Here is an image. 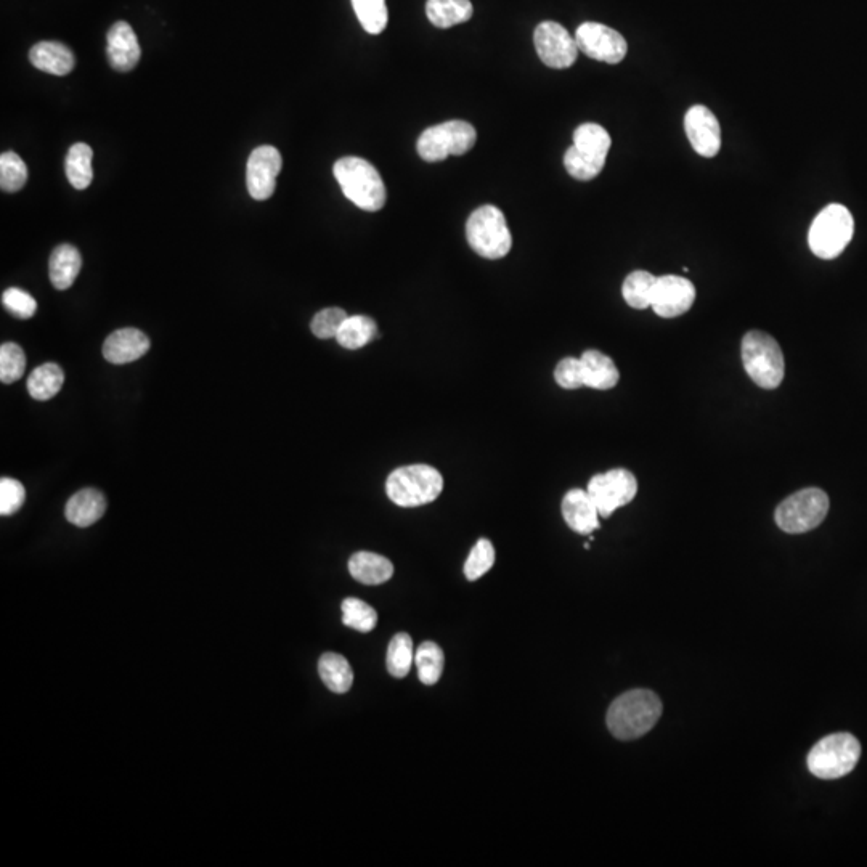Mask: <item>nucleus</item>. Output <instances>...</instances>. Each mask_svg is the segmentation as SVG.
I'll return each instance as SVG.
<instances>
[{
	"label": "nucleus",
	"mask_w": 867,
	"mask_h": 867,
	"mask_svg": "<svg viewBox=\"0 0 867 867\" xmlns=\"http://www.w3.org/2000/svg\"><path fill=\"white\" fill-rule=\"evenodd\" d=\"M106 53H108V62L113 66L114 70L127 73L134 70L139 63L140 50L139 39L135 34L134 29L126 21H118L111 26L106 36Z\"/></svg>",
	"instance_id": "f3484780"
},
{
	"label": "nucleus",
	"mask_w": 867,
	"mask_h": 867,
	"mask_svg": "<svg viewBox=\"0 0 867 867\" xmlns=\"http://www.w3.org/2000/svg\"><path fill=\"white\" fill-rule=\"evenodd\" d=\"M471 0H428L426 15L436 28L448 29L473 18Z\"/></svg>",
	"instance_id": "393cba45"
},
{
	"label": "nucleus",
	"mask_w": 867,
	"mask_h": 867,
	"mask_svg": "<svg viewBox=\"0 0 867 867\" xmlns=\"http://www.w3.org/2000/svg\"><path fill=\"white\" fill-rule=\"evenodd\" d=\"M855 232L853 216L842 204H829L811 224L808 243L815 256L831 261L850 245Z\"/></svg>",
	"instance_id": "6e6552de"
},
{
	"label": "nucleus",
	"mask_w": 867,
	"mask_h": 867,
	"mask_svg": "<svg viewBox=\"0 0 867 867\" xmlns=\"http://www.w3.org/2000/svg\"><path fill=\"white\" fill-rule=\"evenodd\" d=\"M333 172L341 185L342 193L357 208L368 212L384 208L387 200L386 187L378 169L370 161L357 156H346L336 161Z\"/></svg>",
	"instance_id": "f03ea898"
},
{
	"label": "nucleus",
	"mask_w": 867,
	"mask_h": 867,
	"mask_svg": "<svg viewBox=\"0 0 867 867\" xmlns=\"http://www.w3.org/2000/svg\"><path fill=\"white\" fill-rule=\"evenodd\" d=\"M349 572L357 582L373 587L391 580L394 575V564L381 554L359 551L349 561Z\"/></svg>",
	"instance_id": "4be33fe9"
},
{
	"label": "nucleus",
	"mask_w": 867,
	"mask_h": 867,
	"mask_svg": "<svg viewBox=\"0 0 867 867\" xmlns=\"http://www.w3.org/2000/svg\"><path fill=\"white\" fill-rule=\"evenodd\" d=\"M413 662H415V654H413L412 638L407 633H397L387 649V670L394 678L400 680L410 673Z\"/></svg>",
	"instance_id": "2f4dec72"
},
{
	"label": "nucleus",
	"mask_w": 867,
	"mask_h": 867,
	"mask_svg": "<svg viewBox=\"0 0 867 867\" xmlns=\"http://www.w3.org/2000/svg\"><path fill=\"white\" fill-rule=\"evenodd\" d=\"M342 623L346 627L368 633L378 623V614L370 604L363 603L362 599L347 598L342 601Z\"/></svg>",
	"instance_id": "72a5a7b5"
},
{
	"label": "nucleus",
	"mask_w": 867,
	"mask_h": 867,
	"mask_svg": "<svg viewBox=\"0 0 867 867\" xmlns=\"http://www.w3.org/2000/svg\"><path fill=\"white\" fill-rule=\"evenodd\" d=\"M65 373L57 363H44L29 375L28 391L36 400H50L62 391Z\"/></svg>",
	"instance_id": "c85d7f7f"
},
{
	"label": "nucleus",
	"mask_w": 867,
	"mask_h": 867,
	"mask_svg": "<svg viewBox=\"0 0 867 867\" xmlns=\"http://www.w3.org/2000/svg\"><path fill=\"white\" fill-rule=\"evenodd\" d=\"M696 301V288L688 278L678 275L657 277L651 307L659 317L675 318L686 314Z\"/></svg>",
	"instance_id": "2eb2a0df"
},
{
	"label": "nucleus",
	"mask_w": 867,
	"mask_h": 867,
	"mask_svg": "<svg viewBox=\"0 0 867 867\" xmlns=\"http://www.w3.org/2000/svg\"><path fill=\"white\" fill-rule=\"evenodd\" d=\"M444 490V477L428 465L403 466L389 474L386 493L400 508L429 505Z\"/></svg>",
	"instance_id": "7ed1b4c3"
},
{
	"label": "nucleus",
	"mask_w": 867,
	"mask_h": 867,
	"mask_svg": "<svg viewBox=\"0 0 867 867\" xmlns=\"http://www.w3.org/2000/svg\"><path fill=\"white\" fill-rule=\"evenodd\" d=\"M538 57L548 68L566 70L577 62L578 47L575 37L556 21H543L534 33Z\"/></svg>",
	"instance_id": "ddd939ff"
},
{
	"label": "nucleus",
	"mask_w": 867,
	"mask_h": 867,
	"mask_svg": "<svg viewBox=\"0 0 867 867\" xmlns=\"http://www.w3.org/2000/svg\"><path fill=\"white\" fill-rule=\"evenodd\" d=\"M495 564V548L487 538H481L474 545L465 562V575L469 582H476L484 577Z\"/></svg>",
	"instance_id": "e433bc0d"
},
{
	"label": "nucleus",
	"mask_w": 867,
	"mask_h": 867,
	"mask_svg": "<svg viewBox=\"0 0 867 867\" xmlns=\"http://www.w3.org/2000/svg\"><path fill=\"white\" fill-rule=\"evenodd\" d=\"M587 492L595 501L599 516L609 517L628 503L638 493V481L628 469H611L607 473L596 474L588 482Z\"/></svg>",
	"instance_id": "9b49d317"
},
{
	"label": "nucleus",
	"mask_w": 867,
	"mask_h": 867,
	"mask_svg": "<svg viewBox=\"0 0 867 867\" xmlns=\"http://www.w3.org/2000/svg\"><path fill=\"white\" fill-rule=\"evenodd\" d=\"M2 304L9 310L13 317L28 320L34 317L37 310L36 299L31 294L20 288H9L2 294Z\"/></svg>",
	"instance_id": "ea45409f"
},
{
	"label": "nucleus",
	"mask_w": 867,
	"mask_h": 867,
	"mask_svg": "<svg viewBox=\"0 0 867 867\" xmlns=\"http://www.w3.org/2000/svg\"><path fill=\"white\" fill-rule=\"evenodd\" d=\"M352 5L360 25L367 33H383L389 21L386 0H352Z\"/></svg>",
	"instance_id": "473e14b6"
},
{
	"label": "nucleus",
	"mask_w": 867,
	"mask_h": 867,
	"mask_svg": "<svg viewBox=\"0 0 867 867\" xmlns=\"http://www.w3.org/2000/svg\"><path fill=\"white\" fill-rule=\"evenodd\" d=\"M25 498V487L20 481L12 479V477L0 479V514L2 516H12V514L20 511L21 506L25 503Z\"/></svg>",
	"instance_id": "58836bf2"
},
{
	"label": "nucleus",
	"mask_w": 867,
	"mask_h": 867,
	"mask_svg": "<svg viewBox=\"0 0 867 867\" xmlns=\"http://www.w3.org/2000/svg\"><path fill=\"white\" fill-rule=\"evenodd\" d=\"M466 238L476 254L490 261H497L513 248L506 217L497 206H481L466 222Z\"/></svg>",
	"instance_id": "0eeeda50"
},
{
	"label": "nucleus",
	"mask_w": 867,
	"mask_h": 867,
	"mask_svg": "<svg viewBox=\"0 0 867 867\" xmlns=\"http://www.w3.org/2000/svg\"><path fill=\"white\" fill-rule=\"evenodd\" d=\"M656 283L657 277H654L652 273L636 270L623 281V299L633 309H648L652 304Z\"/></svg>",
	"instance_id": "c756f323"
},
{
	"label": "nucleus",
	"mask_w": 867,
	"mask_h": 867,
	"mask_svg": "<svg viewBox=\"0 0 867 867\" xmlns=\"http://www.w3.org/2000/svg\"><path fill=\"white\" fill-rule=\"evenodd\" d=\"M28 180V167L23 159L13 153L5 151L0 156V187L7 193L20 192Z\"/></svg>",
	"instance_id": "f704fd0d"
},
{
	"label": "nucleus",
	"mask_w": 867,
	"mask_h": 867,
	"mask_svg": "<svg viewBox=\"0 0 867 867\" xmlns=\"http://www.w3.org/2000/svg\"><path fill=\"white\" fill-rule=\"evenodd\" d=\"M742 363L750 379L763 389H776L784 379L786 363L778 341L765 331L752 330L742 339Z\"/></svg>",
	"instance_id": "39448f33"
},
{
	"label": "nucleus",
	"mask_w": 867,
	"mask_h": 867,
	"mask_svg": "<svg viewBox=\"0 0 867 867\" xmlns=\"http://www.w3.org/2000/svg\"><path fill=\"white\" fill-rule=\"evenodd\" d=\"M415 664L421 683L426 684V686H434L444 672V651L440 649L439 644L426 641L416 651Z\"/></svg>",
	"instance_id": "7c9ffc66"
},
{
	"label": "nucleus",
	"mask_w": 867,
	"mask_h": 867,
	"mask_svg": "<svg viewBox=\"0 0 867 867\" xmlns=\"http://www.w3.org/2000/svg\"><path fill=\"white\" fill-rule=\"evenodd\" d=\"M611 135L603 126L582 124L574 132V145L564 155V166L574 179L593 180L601 174L611 150Z\"/></svg>",
	"instance_id": "20e7f679"
},
{
	"label": "nucleus",
	"mask_w": 867,
	"mask_h": 867,
	"mask_svg": "<svg viewBox=\"0 0 867 867\" xmlns=\"http://www.w3.org/2000/svg\"><path fill=\"white\" fill-rule=\"evenodd\" d=\"M92 158H94V151L87 143H76L68 151L65 163L66 177L76 190H86L92 184L94 180Z\"/></svg>",
	"instance_id": "cd10ccee"
},
{
	"label": "nucleus",
	"mask_w": 867,
	"mask_h": 867,
	"mask_svg": "<svg viewBox=\"0 0 867 867\" xmlns=\"http://www.w3.org/2000/svg\"><path fill=\"white\" fill-rule=\"evenodd\" d=\"M29 62L44 73L66 76L73 71L74 55L62 42H39L29 50Z\"/></svg>",
	"instance_id": "aec40b11"
},
{
	"label": "nucleus",
	"mask_w": 867,
	"mask_h": 867,
	"mask_svg": "<svg viewBox=\"0 0 867 867\" xmlns=\"http://www.w3.org/2000/svg\"><path fill=\"white\" fill-rule=\"evenodd\" d=\"M82 257L73 245H60L53 249L49 262L50 281L60 291L71 288L81 272Z\"/></svg>",
	"instance_id": "b1692460"
},
{
	"label": "nucleus",
	"mask_w": 867,
	"mask_h": 867,
	"mask_svg": "<svg viewBox=\"0 0 867 867\" xmlns=\"http://www.w3.org/2000/svg\"><path fill=\"white\" fill-rule=\"evenodd\" d=\"M26 355L15 342H5L0 346V381L4 384L17 383L25 375Z\"/></svg>",
	"instance_id": "c9c22d12"
},
{
	"label": "nucleus",
	"mask_w": 867,
	"mask_h": 867,
	"mask_svg": "<svg viewBox=\"0 0 867 867\" xmlns=\"http://www.w3.org/2000/svg\"><path fill=\"white\" fill-rule=\"evenodd\" d=\"M477 132L466 121H448L432 126L420 135L416 150L428 163H439L448 156H461L473 150Z\"/></svg>",
	"instance_id": "9d476101"
},
{
	"label": "nucleus",
	"mask_w": 867,
	"mask_h": 867,
	"mask_svg": "<svg viewBox=\"0 0 867 867\" xmlns=\"http://www.w3.org/2000/svg\"><path fill=\"white\" fill-rule=\"evenodd\" d=\"M575 42L578 50L587 57L609 65L622 62L628 52L627 41L619 31L591 21L578 26Z\"/></svg>",
	"instance_id": "f8f14e48"
},
{
	"label": "nucleus",
	"mask_w": 867,
	"mask_h": 867,
	"mask_svg": "<svg viewBox=\"0 0 867 867\" xmlns=\"http://www.w3.org/2000/svg\"><path fill=\"white\" fill-rule=\"evenodd\" d=\"M684 131L691 147L704 158H713L721 148V127L717 116L707 106L689 108L684 116Z\"/></svg>",
	"instance_id": "dca6fc26"
},
{
	"label": "nucleus",
	"mask_w": 867,
	"mask_h": 867,
	"mask_svg": "<svg viewBox=\"0 0 867 867\" xmlns=\"http://www.w3.org/2000/svg\"><path fill=\"white\" fill-rule=\"evenodd\" d=\"M829 497L816 487L798 490L776 508L774 519L787 534H805L823 524L829 513Z\"/></svg>",
	"instance_id": "1a4fd4ad"
},
{
	"label": "nucleus",
	"mask_w": 867,
	"mask_h": 867,
	"mask_svg": "<svg viewBox=\"0 0 867 867\" xmlns=\"http://www.w3.org/2000/svg\"><path fill=\"white\" fill-rule=\"evenodd\" d=\"M106 498L100 490L82 489L66 503V519L78 527H90L102 519Z\"/></svg>",
	"instance_id": "412c9836"
},
{
	"label": "nucleus",
	"mask_w": 867,
	"mask_h": 867,
	"mask_svg": "<svg viewBox=\"0 0 867 867\" xmlns=\"http://www.w3.org/2000/svg\"><path fill=\"white\" fill-rule=\"evenodd\" d=\"M554 379L562 389H569V391L585 386L582 360L575 359V357L562 359L554 370Z\"/></svg>",
	"instance_id": "a19ab883"
},
{
	"label": "nucleus",
	"mask_w": 867,
	"mask_h": 867,
	"mask_svg": "<svg viewBox=\"0 0 867 867\" xmlns=\"http://www.w3.org/2000/svg\"><path fill=\"white\" fill-rule=\"evenodd\" d=\"M376 336H378V326L373 318L367 315H354V317H347L346 322L342 323L336 339L344 349L357 351L370 344Z\"/></svg>",
	"instance_id": "bb28decb"
},
{
	"label": "nucleus",
	"mask_w": 867,
	"mask_h": 867,
	"mask_svg": "<svg viewBox=\"0 0 867 867\" xmlns=\"http://www.w3.org/2000/svg\"><path fill=\"white\" fill-rule=\"evenodd\" d=\"M562 516L570 529L580 535H590L599 529V511L587 490L574 489L562 498Z\"/></svg>",
	"instance_id": "6ab92c4d"
},
{
	"label": "nucleus",
	"mask_w": 867,
	"mask_h": 867,
	"mask_svg": "<svg viewBox=\"0 0 867 867\" xmlns=\"http://www.w3.org/2000/svg\"><path fill=\"white\" fill-rule=\"evenodd\" d=\"M859 758L861 744L858 739L850 733H835L824 737L811 749L806 765L816 778L832 781L855 770Z\"/></svg>",
	"instance_id": "423d86ee"
},
{
	"label": "nucleus",
	"mask_w": 867,
	"mask_h": 867,
	"mask_svg": "<svg viewBox=\"0 0 867 867\" xmlns=\"http://www.w3.org/2000/svg\"><path fill=\"white\" fill-rule=\"evenodd\" d=\"M583 375L585 386L598 391H607L619 383V370L615 367L611 357L599 351L583 352L582 357Z\"/></svg>",
	"instance_id": "5701e85b"
},
{
	"label": "nucleus",
	"mask_w": 867,
	"mask_h": 867,
	"mask_svg": "<svg viewBox=\"0 0 867 867\" xmlns=\"http://www.w3.org/2000/svg\"><path fill=\"white\" fill-rule=\"evenodd\" d=\"M281 166H283V159L280 151L275 147L262 145L251 153L246 166V185H248L249 195L253 196L254 200H269L275 193Z\"/></svg>",
	"instance_id": "4468645a"
},
{
	"label": "nucleus",
	"mask_w": 867,
	"mask_h": 867,
	"mask_svg": "<svg viewBox=\"0 0 867 867\" xmlns=\"http://www.w3.org/2000/svg\"><path fill=\"white\" fill-rule=\"evenodd\" d=\"M150 351V339L137 328L116 330L105 339L103 357L114 365L135 362Z\"/></svg>",
	"instance_id": "a211bd4d"
},
{
	"label": "nucleus",
	"mask_w": 867,
	"mask_h": 867,
	"mask_svg": "<svg viewBox=\"0 0 867 867\" xmlns=\"http://www.w3.org/2000/svg\"><path fill=\"white\" fill-rule=\"evenodd\" d=\"M662 712L664 705L656 692L633 689L612 702L607 712V728L620 741H635L657 725Z\"/></svg>",
	"instance_id": "f257e3e1"
},
{
	"label": "nucleus",
	"mask_w": 867,
	"mask_h": 867,
	"mask_svg": "<svg viewBox=\"0 0 867 867\" xmlns=\"http://www.w3.org/2000/svg\"><path fill=\"white\" fill-rule=\"evenodd\" d=\"M318 673H320V678H322L326 688L336 692V694H344V692L349 691L352 688V683H354V672H352L346 657L334 654V652H326L320 657Z\"/></svg>",
	"instance_id": "a878e982"
},
{
	"label": "nucleus",
	"mask_w": 867,
	"mask_h": 867,
	"mask_svg": "<svg viewBox=\"0 0 867 867\" xmlns=\"http://www.w3.org/2000/svg\"><path fill=\"white\" fill-rule=\"evenodd\" d=\"M349 317L347 315L346 310L341 309V307H328V309H323L312 318V323H310V330L314 333V336H317L318 339H333L338 336L339 330H341L342 323L346 322V318Z\"/></svg>",
	"instance_id": "4c0bfd02"
}]
</instances>
